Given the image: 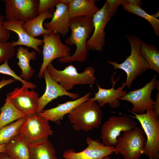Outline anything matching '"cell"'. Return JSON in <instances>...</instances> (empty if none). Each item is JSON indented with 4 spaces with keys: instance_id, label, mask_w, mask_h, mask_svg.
I'll list each match as a JSON object with an SVG mask.
<instances>
[{
    "instance_id": "cell-28",
    "label": "cell",
    "mask_w": 159,
    "mask_h": 159,
    "mask_svg": "<svg viewBox=\"0 0 159 159\" xmlns=\"http://www.w3.org/2000/svg\"><path fill=\"white\" fill-rule=\"evenodd\" d=\"M26 117L20 119L0 128V145L8 144L14 136L19 133L20 128Z\"/></svg>"
},
{
    "instance_id": "cell-29",
    "label": "cell",
    "mask_w": 159,
    "mask_h": 159,
    "mask_svg": "<svg viewBox=\"0 0 159 159\" xmlns=\"http://www.w3.org/2000/svg\"><path fill=\"white\" fill-rule=\"evenodd\" d=\"M0 73L11 76L16 80L21 82L29 89H34L36 87V85L31 82H27L24 80L20 76H18L9 67L8 60H6L0 65Z\"/></svg>"
},
{
    "instance_id": "cell-18",
    "label": "cell",
    "mask_w": 159,
    "mask_h": 159,
    "mask_svg": "<svg viewBox=\"0 0 159 159\" xmlns=\"http://www.w3.org/2000/svg\"><path fill=\"white\" fill-rule=\"evenodd\" d=\"M51 20L45 22L44 27L51 32L59 34L62 37L68 32L70 18L68 6L59 3L55 6Z\"/></svg>"
},
{
    "instance_id": "cell-36",
    "label": "cell",
    "mask_w": 159,
    "mask_h": 159,
    "mask_svg": "<svg viewBox=\"0 0 159 159\" xmlns=\"http://www.w3.org/2000/svg\"><path fill=\"white\" fill-rule=\"evenodd\" d=\"M7 144L0 145V153H5V148Z\"/></svg>"
},
{
    "instance_id": "cell-40",
    "label": "cell",
    "mask_w": 159,
    "mask_h": 159,
    "mask_svg": "<svg viewBox=\"0 0 159 159\" xmlns=\"http://www.w3.org/2000/svg\"><path fill=\"white\" fill-rule=\"evenodd\" d=\"M61 159L59 158V159Z\"/></svg>"
},
{
    "instance_id": "cell-30",
    "label": "cell",
    "mask_w": 159,
    "mask_h": 159,
    "mask_svg": "<svg viewBox=\"0 0 159 159\" xmlns=\"http://www.w3.org/2000/svg\"><path fill=\"white\" fill-rule=\"evenodd\" d=\"M16 51L12 46V41L0 42V65L12 58L15 55Z\"/></svg>"
},
{
    "instance_id": "cell-10",
    "label": "cell",
    "mask_w": 159,
    "mask_h": 159,
    "mask_svg": "<svg viewBox=\"0 0 159 159\" xmlns=\"http://www.w3.org/2000/svg\"><path fill=\"white\" fill-rule=\"evenodd\" d=\"M137 125L135 121L127 116L110 117L102 126V143L106 146H114L121 132L130 131Z\"/></svg>"
},
{
    "instance_id": "cell-13",
    "label": "cell",
    "mask_w": 159,
    "mask_h": 159,
    "mask_svg": "<svg viewBox=\"0 0 159 159\" xmlns=\"http://www.w3.org/2000/svg\"><path fill=\"white\" fill-rule=\"evenodd\" d=\"M28 89L22 85L6 94L14 106L26 116L37 114L39 98L38 92Z\"/></svg>"
},
{
    "instance_id": "cell-5",
    "label": "cell",
    "mask_w": 159,
    "mask_h": 159,
    "mask_svg": "<svg viewBox=\"0 0 159 159\" xmlns=\"http://www.w3.org/2000/svg\"><path fill=\"white\" fill-rule=\"evenodd\" d=\"M102 114L99 105L88 100L77 106L67 116L74 130L88 132L101 124Z\"/></svg>"
},
{
    "instance_id": "cell-19",
    "label": "cell",
    "mask_w": 159,
    "mask_h": 159,
    "mask_svg": "<svg viewBox=\"0 0 159 159\" xmlns=\"http://www.w3.org/2000/svg\"><path fill=\"white\" fill-rule=\"evenodd\" d=\"M91 92H89L83 96L74 100L68 101L59 104L54 107L43 110L37 115L49 121H52L59 124L60 121L63 120L66 115L69 113L79 105L88 100L91 97Z\"/></svg>"
},
{
    "instance_id": "cell-12",
    "label": "cell",
    "mask_w": 159,
    "mask_h": 159,
    "mask_svg": "<svg viewBox=\"0 0 159 159\" xmlns=\"http://www.w3.org/2000/svg\"><path fill=\"white\" fill-rule=\"evenodd\" d=\"M6 21L25 22L37 16L38 0H5Z\"/></svg>"
},
{
    "instance_id": "cell-11",
    "label": "cell",
    "mask_w": 159,
    "mask_h": 159,
    "mask_svg": "<svg viewBox=\"0 0 159 159\" xmlns=\"http://www.w3.org/2000/svg\"><path fill=\"white\" fill-rule=\"evenodd\" d=\"M154 75L151 80L144 86L137 90L130 91L119 100L128 101L133 105L131 112L142 114L147 110L153 109L154 101L151 97L155 88L159 90V82Z\"/></svg>"
},
{
    "instance_id": "cell-22",
    "label": "cell",
    "mask_w": 159,
    "mask_h": 159,
    "mask_svg": "<svg viewBox=\"0 0 159 159\" xmlns=\"http://www.w3.org/2000/svg\"><path fill=\"white\" fill-rule=\"evenodd\" d=\"M5 153L12 159H30L29 145L19 133L7 144Z\"/></svg>"
},
{
    "instance_id": "cell-23",
    "label": "cell",
    "mask_w": 159,
    "mask_h": 159,
    "mask_svg": "<svg viewBox=\"0 0 159 159\" xmlns=\"http://www.w3.org/2000/svg\"><path fill=\"white\" fill-rule=\"evenodd\" d=\"M52 16L51 10H47L30 20L24 22L22 25V27L27 33L35 38L41 35L49 34L51 32L44 27L43 23L45 19L52 18Z\"/></svg>"
},
{
    "instance_id": "cell-7",
    "label": "cell",
    "mask_w": 159,
    "mask_h": 159,
    "mask_svg": "<svg viewBox=\"0 0 159 159\" xmlns=\"http://www.w3.org/2000/svg\"><path fill=\"white\" fill-rule=\"evenodd\" d=\"M146 140L143 130L137 126L117 138L114 153L121 154L124 159H139L143 154Z\"/></svg>"
},
{
    "instance_id": "cell-32",
    "label": "cell",
    "mask_w": 159,
    "mask_h": 159,
    "mask_svg": "<svg viewBox=\"0 0 159 159\" xmlns=\"http://www.w3.org/2000/svg\"><path fill=\"white\" fill-rule=\"evenodd\" d=\"M4 19V16L0 14V42H7L10 36V31L3 26Z\"/></svg>"
},
{
    "instance_id": "cell-8",
    "label": "cell",
    "mask_w": 159,
    "mask_h": 159,
    "mask_svg": "<svg viewBox=\"0 0 159 159\" xmlns=\"http://www.w3.org/2000/svg\"><path fill=\"white\" fill-rule=\"evenodd\" d=\"M19 133L28 145L38 144L49 140L53 135L49 121L35 114L26 116Z\"/></svg>"
},
{
    "instance_id": "cell-14",
    "label": "cell",
    "mask_w": 159,
    "mask_h": 159,
    "mask_svg": "<svg viewBox=\"0 0 159 159\" xmlns=\"http://www.w3.org/2000/svg\"><path fill=\"white\" fill-rule=\"evenodd\" d=\"M86 143L87 146L79 152H76L72 149L65 150L63 153V158L64 159H103L114 153V146L105 145L98 139L94 140L87 137Z\"/></svg>"
},
{
    "instance_id": "cell-4",
    "label": "cell",
    "mask_w": 159,
    "mask_h": 159,
    "mask_svg": "<svg viewBox=\"0 0 159 159\" xmlns=\"http://www.w3.org/2000/svg\"><path fill=\"white\" fill-rule=\"evenodd\" d=\"M47 69L52 79L67 91L76 85H93L96 80L95 75V70L92 66L86 67L83 72L80 73L75 67L71 64L62 70H59L56 69L51 63L47 66Z\"/></svg>"
},
{
    "instance_id": "cell-38",
    "label": "cell",
    "mask_w": 159,
    "mask_h": 159,
    "mask_svg": "<svg viewBox=\"0 0 159 159\" xmlns=\"http://www.w3.org/2000/svg\"><path fill=\"white\" fill-rule=\"evenodd\" d=\"M103 159H112L110 155H107L104 157ZM116 159H119V158H117Z\"/></svg>"
},
{
    "instance_id": "cell-16",
    "label": "cell",
    "mask_w": 159,
    "mask_h": 159,
    "mask_svg": "<svg viewBox=\"0 0 159 159\" xmlns=\"http://www.w3.org/2000/svg\"><path fill=\"white\" fill-rule=\"evenodd\" d=\"M115 74L111 77V82L112 84V88L105 89L101 87L97 84L98 91L95 93L94 97L90 98L89 100L90 101H96L100 107H103L105 104H108L110 107L115 109L119 107L120 105L119 99L125 96L127 93L126 90H123L126 86L125 82H123L120 87L117 89L114 88V86L120 76L115 81L114 80V76Z\"/></svg>"
},
{
    "instance_id": "cell-2",
    "label": "cell",
    "mask_w": 159,
    "mask_h": 159,
    "mask_svg": "<svg viewBox=\"0 0 159 159\" xmlns=\"http://www.w3.org/2000/svg\"><path fill=\"white\" fill-rule=\"evenodd\" d=\"M126 37L131 47V53L120 64L116 62L107 61V63L112 66L114 69H120L126 74V86L130 87L133 81L148 70L150 66L141 54L140 44L141 40L138 36L127 35Z\"/></svg>"
},
{
    "instance_id": "cell-27",
    "label": "cell",
    "mask_w": 159,
    "mask_h": 159,
    "mask_svg": "<svg viewBox=\"0 0 159 159\" xmlns=\"http://www.w3.org/2000/svg\"><path fill=\"white\" fill-rule=\"evenodd\" d=\"M140 50L143 57L148 64L150 69L159 74V51L154 45L147 44L141 39Z\"/></svg>"
},
{
    "instance_id": "cell-33",
    "label": "cell",
    "mask_w": 159,
    "mask_h": 159,
    "mask_svg": "<svg viewBox=\"0 0 159 159\" xmlns=\"http://www.w3.org/2000/svg\"><path fill=\"white\" fill-rule=\"evenodd\" d=\"M156 100L154 101L153 110L156 117L159 118V91L156 95Z\"/></svg>"
},
{
    "instance_id": "cell-6",
    "label": "cell",
    "mask_w": 159,
    "mask_h": 159,
    "mask_svg": "<svg viewBox=\"0 0 159 159\" xmlns=\"http://www.w3.org/2000/svg\"><path fill=\"white\" fill-rule=\"evenodd\" d=\"M138 114L132 112L140 123L147 139L144 147L143 154L149 159H159V120L153 109Z\"/></svg>"
},
{
    "instance_id": "cell-25",
    "label": "cell",
    "mask_w": 159,
    "mask_h": 159,
    "mask_svg": "<svg viewBox=\"0 0 159 159\" xmlns=\"http://www.w3.org/2000/svg\"><path fill=\"white\" fill-rule=\"evenodd\" d=\"M5 101L4 105L0 108V128L26 116L14 106L7 95Z\"/></svg>"
},
{
    "instance_id": "cell-31",
    "label": "cell",
    "mask_w": 159,
    "mask_h": 159,
    "mask_svg": "<svg viewBox=\"0 0 159 159\" xmlns=\"http://www.w3.org/2000/svg\"><path fill=\"white\" fill-rule=\"evenodd\" d=\"M59 3V0H39L37 15L46 10L52 9Z\"/></svg>"
},
{
    "instance_id": "cell-20",
    "label": "cell",
    "mask_w": 159,
    "mask_h": 159,
    "mask_svg": "<svg viewBox=\"0 0 159 159\" xmlns=\"http://www.w3.org/2000/svg\"><path fill=\"white\" fill-rule=\"evenodd\" d=\"M17 64L21 70V77L24 80H30L34 75L35 70L30 65V61L37 59V52L34 50L29 52L28 48L20 46L17 48Z\"/></svg>"
},
{
    "instance_id": "cell-9",
    "label": "cell",
    "mask_w": 159,
    "mask_h": 159,
    "mask_svg": "<svg viewBox=\"0 0 159 159\" xmlns=\"http://www.w3.org/2000/svg\"><path fill=\"white\" fill-rule=\"evenodd\" d=\"M59 34L51 32L43 34L42 54L43 62L38 74L40 78L44 77V72L47 66L56 59H62L70 56L69 47L62 42Z\"/></svg>"
},
{
    "instance_id": "cell-17",
    "label": "cell",
    "mask_w": 159,
    "mask_h": 159,
    "mask_svg": "<svg viewBox=\"0 0 159 159\" xmlns=\"http://www.w3.org/2000/svg\"><path fill=\"white\" fill-rule=\"evenodd\" d=\"M24 22L15 21H4L3 26L7 29L15 32L18 36L17 41H12V46L14 47L18 46H24L35 49L38 53H41L42 50L39 47L43 45V39L34 38L25 31L22 26Z\"/></svg>"
},
{
    "instance_id": "cell-21",
    "label": "cell",
    "mask_w": 159,
    "mask_h": 159,
    "mask_svg": "<svg viewBox=\"0 0 159 159\" xmlns=\"http://www.w3.org/2000/svg\"><path fill=\"white\" fill-rule=\"evenodd\" d=\"M95 0H72L68 5L70 19L77 17H92L100 9Z\"/></svg>"
},
{
    "instance_id": "cell-3",
    "label": "cell",
    "mask_w": 159,
    "mask_h": 159,
    "mask_svg": "<svg viewBox=\"0 0 159 159\" xmlns=\"http://www.w3.org/2000/svg\"><path fill=\"white\" fill-rule=\"evenodd\" d=\"M120 5V2L119 0H107L93 16V33L86 43L88 50L102 51L105 44V29L112 17L115 14Z\"/></svg>"
},
{
    "instance_id": "cell-24",
    "label": "cell",
    "mask_w": 159,
    "mask_h": 159,
    "mask_svg": "<svg viewBox=\"0 0 159 159\" xmlns=\"http://www.w3.org/2000/svg\"><path fill=\"white\" fill-rule=\"evenodd\" d=\"M142 3L140 0H125L122 4V9L128 12L141 17L146 19L153 27L155 34L159 35V20L153 14H148L141 8Z\"/></svg>"
},
{
    "instance_id": "cell-15",
    "label": "cell",
    "mask_w": 159,
    "mask_h": 159,
    "mask_svg": "<svg viewBox=\"0 0 159 159\" xmlns=\"http://www.w3.org/2000/svg\"><path fill=\"white\" fill-rule=\"evenodd\" d=\"M46 87L44 93L39 98L36 113L41 112L50 102L59 97L66 96L72 99H77L79 97L77 93H73L64 90L61 85L54 80L49 75L47 68L44 73Z\"/></svg>"
},
{
    "instance_id": "cell-1",
    "label": "cell",
    "mask_w": 159,
    "mask_h": 159,
    "mask_svg": "<svg viewBox=\"0 0 159 159\" xmlns=\"http://www.w3.org/2000/svg\"><path fill=\"white\" fill-rule=\"evenodd\" d=\"M69 28L71 30L70 36L65 40L66 45H75L76 49L72 55L58 59L57 61L63 63L77 61L83 62L88 58L89 51L86 47L87 39L93 32L94 27L92 17H80L70 19Z\"/></svg>"
},
{
    "instance_id": "cell-39",
    "label": "cell",
    "mask_w": 159,
    "mask_h": 159,
    "mask_svg": "<svg viewBox=\"0 0 159 159\" xmlns=\"http://www.w3.org/2000/svg\"><path fill=\"white\" fill-rule=\"evenodd\" d=\"M0 112H1V111H0Z\"/></svg>"
},
{
    "instance_id": "cell-35",
    "label": "cell",
    "mask_w": 159,
    "mask_h": 159,
    "mask_svg": "<svg viewBox=\"0 0 159 159\" xmlns=\"http://www.w3.org/2000/svg\"><path fill=\"white\" fill-rule=\"evenodd\" d=\"M0 159H12L5 153H0Z\"/></svg>"
},
{
    "instance_id": "cell-37",
    "label": "cell",
    "mask_w": 159,
    "mask_h": 159,
    "mask_svg": "<svg viewBox=\"0 0 159 159\" xmlns=\"http://www.w3.org/2000/svg\"><path fill=\"white\" fill-rule=\"evenodd\" d=\"M71 1L72 0H59L60 3L68 6L70 3Z\"/></svg>"
},
{
    "instance_id": "cell-26",
    "label": "cell",
    "mask_w": 159,
    "mask_h": 159,
    "mask_svg": "<svg viewBox=\"0 0 159 159\" xmlns=\"http://www.w3.org/2000/svg\"><path fill=\"white\" fill-rule=\"evenodd\" d=\"M28 145L30 159H58L53 145L49 140L38 144Z\"/></svg>"
},
{
    "instance_id": "cell-34",
    "label": "cell",
    "mask_w": 159,
    "mask_h": 159,
    "mask_svg": "<svg viewBox=\"0 0 159 159\" xmlns=\"http://www.w3.org/2000/svg\"><path fill=\"white\" fill-rule=\"evenodd\" d=\"M16 81V80L14 78L6 79L4 78H2L0 81V90L4 86L11 84Z\"/></svg>"
}]
</instances>
